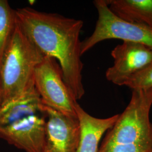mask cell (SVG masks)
<instances>
[{
	"label": "cell",
	"instance_id": "obj_1",
	"mask_svg": "<svg viewBox=\"0 0 152 152\" xmlns=\"http://www.w3.org/2000/svg\"><path fill=\"white\" fill-rule=\"evenodd\" d=\"M15 14L16 22L33 44L59 63L72 95L77 101L81 99L85 93L80 40L83 22L29 7L18 9Z\"/></svg>",
	"mask_w": 152,
	"mask_h": 152
},
{
	"label": "cell",
	"instance_id": "obj_2",
	"mask_svg": "<svg viewBox=\"0 0 152 152\" xmlns=\"http://www.w3.org/2000/svg\"><path fill=\"white\" fill-rule=\"evenodd\" d=\"M46 105L33 88L0 109V137L26 152H42L47 122Z\"/></svg>",
	"mask_w": 152,
	"mask_h": 152
},
{
	"label": "cell",
	"instance_id": "obj_3",
	"mask_svg": "<svg viewBox=\"0 0 152 152\" xmlns=\"http://www.w3.org/2000/svg\"><path fill=\"white\" fill-rule=\"evenodd\" d=\"M152 88L132 90L124 111L104 139L98 152H148L152 149Z\"/></svg>",
	"mask_w": 152,
	"mask_h": 152
},
{
	"label": "cell",
	"instance_id": "obj_4",
	"mask_svg": "<svg viewBox=\"0 0 152 152\" xmlns=\"http://www.w3.org/2000/svg\"><path fill=\"white\" fill-rule=\"evenodd\" d=\"M45 56L16 22L0 66L2 105L35 88L34 70Z\"/></svg>",
	"mask_w": 152,
	"mask_h": 152
},
{
	"label": "cell",
	"instance_id": "obj_5",
	"mask_svg": "<svg viewBox=\"0 0 152 152\" xmlns=\"http://www.w3.org/2000/svg\"><path fill=\"white\" fill-rule=\"evenodd\" d=\"M98 18L94 32L81 42V54L107 39L142 44L152 49V28L125 21L110 10L106 0H95Z\"/></svg>",
	"mask_w": 152,
	"mask_h": 152
},
{
	"label": "cell",
	"instance_id": "obj_6",
	"mask_svg": "<svg viewBox=\"0 0 152 152\" xmlns=\"http://www.w3.org/2000/svg\"><path fill=\"white\" fill-rule=\"evenodd\" d=\"M34 87L43 103L63 114L77 117V101L65 83L59 63L45 56L34 73Z\"/></svg>",
	"mask_w": 152,
	"mask_h": 152
},
{
	"label": "cell",
	"instance_id": "obj_7",
	"mask_svg": "<svg viewBox=\"0 0 152 152\" xmlns=\"http://www.w3.org/2000/svg\"><path fill=\"white\" fill-rule=\"evenodd\" d=\"M113 64L105 72L108 81L125 86L131 78L152 62V49L137 43L122 42L111 51Z\"/></svg>",
	"mask_w": 152,
	"mask_h": 152
},
{
	"label": "cell",
	"instance_id": "obj_8",
	"mask_svg": "<svg viewBox=\"0 0 152 152\" xmlns=\"http://www.w3.org/2000/svg\"><path fill=\"white\" fill-rule=\"evenodd\" d=\"M46 110L48 116L42 152H77L81 134L78 118L48 106Z\"/></svg>",
	"mask_w": 152,
	"mask_h": 152
},
{
	"label": "cell",
	"instance_id": "obj_9",
	"mask_svg": "<svg viewBox=\"0 0 152 152\" xmlns=\"http://www.w3.org/2000/svg\"><path fill=\"white\" fill-rule=\"evenodd\" d=\"M76 111L81 130L77 152H98L102 136L113 127L119 114L106 118H96L87 113L78 103Z\"/></svg>",
	"mask_w": 152,
	"mask_h": 152
},
{
	"label": "cell",
	"instance_id": "obj_10",
	"mask_svg": "<svg viewBox=\"0 0 152 152\" xmlns=\"http://www.w3.org/2000/svg\"><path fill=\"white\" fill-rule=\"evenodd\" d=\"M110 10L127 22L152 28V0H106Z\"/></svg>",
	"mask_w": 152,
	"mask_h": 152
},
{
	"label": "cell",
	"instance_id": "obj_11",
	"mask_svg": "<svg viewBox=\"0 0 152 152\" xmlns=\"http://www.w3.org/2000/svg\"><path fill=\"white\" fill-rule=\"evenodd\" d=\"M16 24L15 10L7 1L0 0V66Z\"/></svg>",
	"mask_w": 152,
	"mask_h": 152
},
{
	"label": "cell",
	"instance_id": "obj_12",
	"mask_svg": "<svg viewBox=\"0 0 152 152\" xmlns=\"http://www.w3.org/2000/svg\"><path fill=\"white\" fill-rule=\"evenodd\" d=\"M125 86L132 90L152 88V62L145 69L133 76Z\"/></svg>",
	"mask_w": 152,
	"mask_h": 152
},
{
	"label": "cell",
	"instance_id": "obj_13",
	"mask_svg": "<svg viewBox=\"0 0 152 152\" xmlns=\"http://www.w3.org/2000/svg\"><path fill=\"white\" fill-rule=\"evenodd\" d=\"M2 92L1 84L0 82V109L2 107Z\"/></svg>",
	"mask_w": 152,
	"mask_h": 152
},
{
	"label": "cell",
	"instance_id": "obj_14",
	"mask_svg": "<svg viewBox=\"0 0 152 152\" xmlns=\"http://www.w3.org/2000/svg\"><path fill=\"white\" fill-rule=\"evenodd\" d=\"M152 152V149H151V151H149V152Z\"/></svg>",
	"mask_w": 152,
	"mask_h": 152
}]
</instances>
